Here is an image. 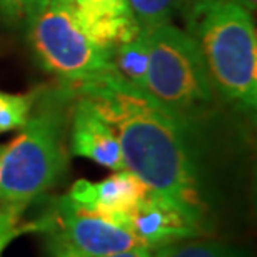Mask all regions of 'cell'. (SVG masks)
Instances as JSON below:
<instances>
[{"mask_svg":"<svg viewBox=\"0 0 257 257\" xmlns=\"http://www.w3.org/2000/svg\"><path fill=\"white\" fill-rule=\"evenodd\" d=\"M74 87L114 127L125 171L209 234L210 207L200 171L197 128L117 74Z\"/></svg>","mask_w":257,"mask_h":257,"instance_id":"obj_1","label":"cell"},{"mask_svg":"<svg viewBox=\"0 0 257 257\" xmlns=\"http://www.w3.org/2000/svg\"><path fill=\"white\" fill-rule=\"evenodd\" d=\"M77 99L74 85L40 87L29 120L0 164V212L25 209L54 187L69 164V124Z\"/></svg>","mask_w":257,"mask_h":257,"instance_id":"obj_2","label":"cell"},{"mask_svg":"<svg viewBox=\"0 0 257 257\" xmlns=\"http://www.w3.org/2000/svg\"><path fill=\"white\" fill-rule=\"evenodd\" d=\"M186 32L194 39L210 80L225 100L254 114L257 35L252 14L230 0H191Z\"/></svg>","mask_w":257,"mask_h":257,"instance_id":"obj_3","label":"cell"},{"mask_svg":"<svg viewBox=\"0 0 257 257\" xmlns=\"http://www.w3.org/2000/svg\"><path fill=\"white\" fill-rule=\"evenodd\" d=\"M149 69L144 89L152 99L197 128L215 107V87L194 39L174 24L144 29Z\"/></svg>","mask_w":257,"mask_h":257,"instance_id":"obj_4","label":"cell"},{"mask_svg":"<svg viewBox=\"0 0 257 257\" xmlns=\"http://www.w3.org/2000/svg\"><path fill=\"white\" fill-rule=\"evenodd\" d=\"M25 30L40 67L64 84L79 85L115 74L112 54L87 37L72 0H47Z\"/></svg>","mask_w":257,"mask_h":257,"instance_id":"obj_5","label":"cell"},{"mask_svg":"<svg viewBox=\"0 0 257 257\" xmlns=\"http://www.w3.org/2000/svg\"><path fill=\"white\" fill-rule=\"evenodd\" d=\"M39 220L55 257H104L141 245L128 229L74 204L67 195Z\"/></svg>","mask_w":257,"mask_h":257,"instance_id":"obj_6","label":"cell"},{"mask_svg":"<svg viewBox=\"0 0 257 257\" xmlns=\"http://www.w3.org/2000/svg\"><path fill=\"white\" fill-rule=\"evenodd\" d=\"M69 151L72 156L89 159L114 172L124 169L120 144L114 127L94 102L79 94L70 112Z\"/></svg>","mask_w":257,"mask_h":257,"instance_id":"obj_7","label":"cell"},{"mask_svg":"<svg viewBox=\"0 0 257 257\" xmlns=\"http://www.w3.org/2000/svg\"><path fill=\"white\" fill-rule=\"evenodd\" d=\"M147 194L146 184L132 172L122 169L99 182L80 179L74 182L67 197L80 207L104 215L127 229L128 214L147 197Z\"/></svg>","mask_w":257,"mask_h":257,"instance_id":"obj_8","label":"cell"},{"mask_svg":"<svg viewBox=\"0 0 257 257\" xmlns=\"http://www.w3.org/2000/svg\"><path fill=\"white\" fill-rule=\"evenodd\" d=\"M125 225L141 245L151 250L184 239L205 235L181 210L151 192L128 214Z\"/></svg>","mask_w":257,"mask_h":257,"instance_id":"obj_9","label":"cell"},{"mask_svg":"<svg viewBox=\"0 0 257 257\" xmlns=\"http://www.w3.org/2000/svg\"><path fill=\"white\" fill-rule=\"evenodd\" d=\"M72 4L87 37L110 54L141 32L127 0H72Z\"/></svg>","mask_w":257,"mask_h":257,"instance_id":"obj_10","label":"cell"},{"mask_svg":"<svg viewBox=\"0 0 257 257\" xmlns=\"http://www.w3.org/2000/svg\"><path fill=\"white\" fill-rule=\"evenodd\" d=\"M112 62L115 74L128 84L144 89L149 69V42L146 30L141 29L132 40L117 45L112 50Z\"/></svg>","mask_w":257,"mask_h":257,"instance_id":"obj_11","label":"cell"},{"mask_svg":"<svg viewBox=\"0 0 257 257\" xmlns=\"http://www.w3.org/2000/svg\"><path fill=\"white\" fill-rule=\"evenodd\" d=\"M141 29L172 24L181 12H186L191 0H127Z\"/></svg>","mask_w":257,"mask_h":257,"instance_id":"obj_12","label":"cell"},{"mask_svg":"<svg viewBox=\"0 0 257 257\" xmlns=\"http://www.w3.org/2000/svg\"><path fill=\"white\" fill-rule=\"evenodd\" d=\"M40 94V87L27 94H12L0 90V136L20 131L29 120L30 112Z\"/></svg>","mask_w":257,"mask_h":257,"instance_id":"obj_13","label":"cell"},{"mask_svg":"<svg viewBox=\"0 0 257 257\" xmlns=\"http://www.w3.org/2000/svg\"><path fill=\"white\" fill-rule=\"evenodd\" d=\"M154 257H244L237 249L215 240L191 237L152 250Z\"/></svg>","mask_w":257,"mask_h":257,"instance_id":"obj_14","label":"cell"},{"mask_svg":"<svg viewBox=\"0 0 257 257\" xmlns=\"http://www.w3.org/2000/svg\"><path fill=\"white\" fill-rule=\"evenodd\" d=\"M47 0H0V22L9 27L25 29Z\"/></svg>","mask_w":257,"mask_h":257,"instance_id":"obj_15","label":"cell"},{"mask_svg":"<svg viewBox=\"0 0 257 257\" xmlns=\"http://www.w3.org/2000/svg\"><path fill=\"white\" fill-rule=\"evenodd\" d=\"M22 214L19 210H9V212H0V257H2L5 247L17 239L19 235L40 230V222H24Z\"/></svg>","mask_w":257,"mask_h":257,"instance_id":"obj_16","label":"cell"},{"mask_svg":"<svg viewBox=\"0 0 257 257\" xmlns=\"http://www.w3.org/2000/svg\"><path fill=\"white\" fill-rule=\"evenodd\" d=\"M104 257H154V252H152L151 249L139 245V247L127 249V250H122V252L109 254V255H104Z\"/></svg>","mask_w":257,"mask_h":257,"instance_id":"obj_17","label":"cell"},{"mask_svg":"<svg viewBox=\"0 0 257 257\" xmlns=\"http://www.w3.org/2000/svg\"><path fill=\"white\" fill-rule=\"evenodd\" d=\"M230 2L240 5V7H244L245 10H249L250 14L255 12V9H257V0H230Z\"/></svg>","mask_w":257,"mask_h":257,"instance_id":"obj_18","label":"cell"},{"mask_svg":"<svg viewBox=\"0 0 257 257\" xmlns=\"http://www.w3.org/2000/svg\"><path fill=\"white\" fill-rule=\"evenodd\" d=\"M4 152H5V146L0 144V164H2V157H4Z\"/></svg>","mask_w":257,"mask_h":257,"instance_id":"obj_19","label":"cell"}]
</instances>
